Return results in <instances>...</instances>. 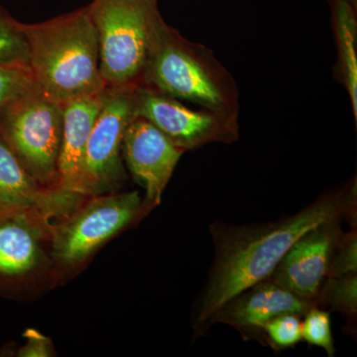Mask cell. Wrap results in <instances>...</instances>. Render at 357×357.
<instances>
[{
    "label": "cell",
    "instance_id": "cell-1",
    "mask_svg": "<svg viewBox=\"0 0 357 357\" xmlns=\"http://www.w3.org/2000/svg\"><path fill=\"white\" fill-rule=\"evenodd\" d=\"M356 191L354 178L324 194L299 213L276 222L211 225L215 255L197 307V335L210 328L211 319L227 301L271 276L291 246L309 230L331 220L356 218Z\"/></svg>",
    "mask_w": 357,
    "mask_h": 357
},
{
    "label": "cell",
    "instance_id": "cell-2",
    "mask_svg": "<svg viewBox=\"0 0 357 357\" xmlns=\"http://www.w3.org/2000/svg\"><path fill=\"white\" fill-rule=\"evenodd\" d=\"M30 69L40 93L62 105L107 88L100 69V41L88 6L44 22L22 23Z\"/></svg>",
    "mask_w": 357,
    "mask_h": 357
},
{
    "label": "cell",
    "instance_id": "cell-3",
    "mask_svg": "<svg viewBox=\"0 0 357 357\" xmlns=\"http://www.w3.org/2000/svg\"><path fill=\"white\" fill-rule=\"evenodd\" d=\"M100 41L107 88L134 89L145 77L167 23L158 0H93L88 6Z\"/></svg>",
    "mask_w": 357,
    "mask_h": 357
},
{
    "label": "cell",
    "instance_id": "cell-4",
    "mask_svg": "<svg viewBox=\"0 0 357 357\" xmlns=\"http://www.w3.org/2000/svg\"><path fill=\"white\" fill-rule=\"evenodd\" d=\"M143 86L195 103L201 109L238 119V88L229 70L210 49L185 39L168 24Z\"/></svg>",
    "mask_w": 357,
    "mask_h": 357
},
{
    "label": "cell",
    "instance_id": "cell-5",
    "mask_svg": "<svg viewBox=\"0 0 357 357\" xmlns=\"http://www.w3.org/2000/svg\"><path fill=\"white\" fill-rule=\"evenodd\" d=\"M147 215L137 191L88 197L54 225L52 282L81 270L102 246Z\"/></svg>",
    "mask_w": 357,
    "mask_h": 357
},
{
    "label": "cell",
    "instance_id": "cell-6",
    "mask_svg": "<svg viewBox=\"0 0 357 357\" xmlns=\"http://www.w3.org/2000/svg\"><path fill=\"white\" fill-rule=\"evenodd\" d=\"M62 133V105L48 100L39 89L11 103L0 115V137L42 187H60Z\"/></svg>",
    "mask_w": 357,
    "mask_h": 357
},
{
    "label": "cell",
    "instance_id": "cell-7",
    "mask_svg": "<svg viewBox=\"0 0 357 357\" xmlns=\"http://www.w3.org/2000/svg\"><path fill=\"white\" fill-rule=\"evenodd\" d=\"M54 225L35 208H0V295H16L43 274L52 278Z\"/></svg>",
    "mask_w": 357,
    "mask_h": 357
},
{
    "label": "cell",
    "instance_id": "cell-8",
    "mask_svg": "<svg viewBox=\"0 0 357 357\" xmlns=\"http://www.w3.org/2000/svg\"><path fill=\"white\" fill-rule=\"evenodd\" d=\"M134 91L105 88L102 109L86 143L76 191L84 197L116 192L126 178L122 140L136 117Z\"/></svg>",
    "mask_w": 357,
    "mask_h": 357
},
{
    "label": "cell",
    "instance_id": "cell-9",
    "mask_svg": "<svg viewBox=\"0 0 357 357\" xmlns=\"http://www.w3.org/2000/svg\"><path fill=\"white\" fill-rule=\"evenodd\" d=\"M136 116L146 119L180 149H196L211 143H234L239 137L238 119L199 109L149 86L134 89Z\"/></svg>",
    "mask_w": 357,
    "mask_h": 357
},
{
    "label": "cell",
    "instance_id": "cell-10",
    "mask_svg": "<svg viewBox=\"0 0 357 357\" xmlns=\"http://www.w3.org/2000/svg\"><path fill=\"white\" fill-rule=\"evenodd\" d=\"M185 153L153 124L136 116L126 128L122 155L136 182L145 189L146 213L159 206L174 170Z\"/></svg>",
    "mask_w": 357,
    "mask_h": 357
},
{
    "label": "cell",
    "instance_id": "cell-11",
    "mask_svg": "<svg viewBox=\"0 0 357 357\" xmlns=\"http://www.w3.org/2000/svg\"><path fill=\"white\" fill-rule=\"evenodd\" d=\"M342 220L321 223L300 237L282 258L269 278L303 299L314 303L328 276Z\"/></svg>",
    "mask_w": 357,
    "mask_h": 357
},
{
    "label": "cell",
    "instance_id": "cell-12",
    "mask_svg": "<svg viewBox=\"0 0 357 357\" xmlns=\"http://www.w3.org/2000/svg\"><path fill=\"white\" fill-rule=\"evenodd\" d=\"M316 305L268 277L237 294L215 312L208 326L227 324L238 330L259 331L270 319L285 314L302 316Z\"/></svg>",
    "mask_w": 357,
    "mask_h": 357
},
{
    "label": "cell",
    "instance_id": "cell-13",
    "mask_svg": "<svg viewBox=\"0 0 357 357\" xmlns=\"http://www.w3.org/2000/svg\"><path fill=\"white\" fill-rule=\"evenodd\" d=\"M86 198L64 188L40 185L0 137V208H35L59 220Z\"/></svg>",
    "mask_w": 357,
    "mask_h": 357
},
{
    "label": "cell",
    "instance_id": "cell-14",
    "mask_svg": "<svg viewBox=\"0 0 357 357\" xmlns=\"http://www.w3.org/2000/svg\"><path fill=\"white\" fill-rule=\"evenodd\" d=\"M103 91L63 103V133L58 159L59 185L75 191L86 143L102 109Z\"/></svg>",
    "mask_w": 357,
    "mask_h": 357
},
{
    "label": "cell",
    "instance_id": "cell-15",
    "mask_svg": "<svg viewBox=\"0 0 357 357\" xmlns=\"http://www.w3.org/2000/svg\"><path fill=\"white\" fill-rule=\"evenodd\" d=\"M337 48V74L349 93L357 119V6L349 0H328Z\"/></svg>",
    "mask_w": 357,
    "mask_h": 357
},
{
    "label": "cell",
    "instance_id": "cell-16",
    "mask_svg": "<svg viewBox=\"0 0 357 357\" xmlns=\"http://www.w3.org/2000/svg\"><path fill=\"white\" fill-rule=\"evenodd\" d=\"M0 68H29V49L22 23L0 6Z\"/></svg>",
    "mask_w": 357,
    "mask_h": 357
},
{
    "label": "cell",
    "instance_id": "cell-17",
    "mask_svg": "<svg viewBox=\"0 0 357 357\" xmlns=\"http://www.w3.org/2000/svg\"><path fill=\"white\" fill-rule=\"evenodd\" d=\"M328 305L344 314H356V273L326 277L317 297V306Z\"/></svg>",
    "mask_w": 357,
    "mask_h": 357
},
{
    "label": "cell",
    "instance_id": "cell-18",
    "mask_svg": "<svg viewBox=\"0 0 357 357\" xmlns=\"http://www.w3.org/2000/svg\"><path fill=\"white\" fill-rule=\"evenodd\" d=\"M37 89L29 68H0V115L11 103Z\"/></svg>",
    "mask_w": 357,
    "mask_h": 357
},
{
    "label": "cell",
    "instance_id": "cell-19",
    "mask_svg": "<svg viewBox=\"0 0 357 357\" xmlns=\"http://www.w3.org/2000/svg\"><path fill=\"white\" fill-rule=\"evenodd\" d=\"M302 337L307 344L325 349L328 356L335 354L330 312L312 307L305 314L302 323Z\"/></svg>",
    "mask_w": 357,
    "mask_h": 357
},
{
    "label": "cell",
    "instance_id": "cell-20",
    "mask_svg": "<svg viewBox=\"0 0 357 357\" xmlns=\"http://www.w3.org/2000/svg\"><path fill=\"white\" fill-rule=\"evenodd\" d=\"M259 331H263L270 344L278 349L292 347L303 340L299 314H281L265 323Z\"/></svg>",
    "mask_w": 357,
    "mask_h": 357
},
{
    "label": "cell",
    "instance_id": "cell-21",
    "mask_svg": "<svg viewBox=\"0 0 357 357\" xmlns=\"http://www.w3.org/2000/svg\"><path fill=\"white\" fill-rule=\"evenodd\" d=\"M356 229L342 234L333 248L328 276L338 277L356 273L357 238Z\"/></svg>",
    "mask_w": 357,
    "mask_h": 357
},
{
    "label": "cell",
    "instance_id": "cell-22",
    "mask_svg": "<svg viewBox=\"0 0 357 357\" xmlns=\"http://www.w3.org/2000/svg\"><path fill=\"white\" fill-rule=\"evenodd\" d=\"M26 342L17 351L20 357H48L56 356L53 342L38 331L28 328L24 333Z\"/></svg>",
    "mask_w": 357,
    "mask_h": 357
},
{
    "label": "cell",
    "instance_id": "cell-23",
    "mask_svg": "<svg viewBox=\"0 0 357 357\" xmlns=\"http://www.w3.org/2000/svg\"><path fill=\"white\" fill-rule=\"evenodd\" d=\"M354 6H357V0H349Z\"/></svg>",
    "mask_w": 357,
    "mask_h": 357
}]
</instances>
